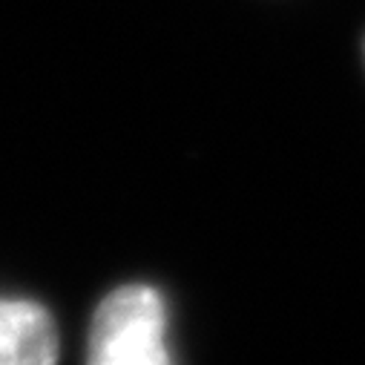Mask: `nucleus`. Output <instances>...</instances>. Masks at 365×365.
<instances>
[{
	"mask_svg": "<svg viewBox=\"0 0 365 365\" xmlns=\"http://www.w3.org/2000/svg\"><path fill=\"white\" fill-rule=\"evenodd\" d=\"M86 359L93 365H167L170 308L158 288L133 282L110 291L89 325Z\"/></svg>",
	"mask_w": 365,
	"mask_h": 365,
	"instance_id": "obj_1",
	"label": "nucleus"
},
{
	"mask_svg": "<svg viewBox=\"0 0 365 365\" xmlns=\"http://www.w3.org/2000/svg\"><path fill=\"white\" fill-rule=\"evenodd\" d=\"M58 354L61 336L46 305L0 297V365H49Z\"/></svg>",
	"mask_w": 365,
	"mask_h": 365,
	"instance_id": "obj_2",
	"label": "nucleus"
}]
</instances>
